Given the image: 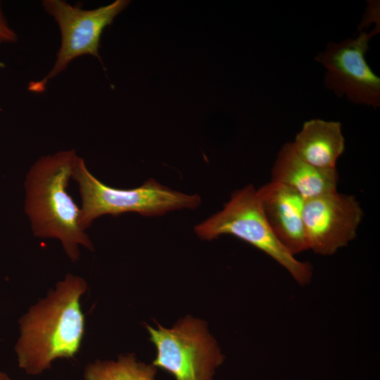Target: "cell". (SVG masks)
Instances as JSON below:
<instances>
[{
  "instance_id": "7",
  "label": "cell",
  "mask_w": 380,
  "mask_h": 380,
  "mask_svg": "<svg viewBox=\"0 0 380 380\" xmlns=\"http://www.w3.org/2000/svg\"><path fill=\"white\" fill-rule=\"evenodd\" d=\"M380 31L379 24L369 33L361 32L354 39L329 42L315 61L327 70L324 84L337 96H346L355 104L380 106V78L365 59L371 38Z\"/></svg>"
},
{
  "instance_id": "5",
  "label": "cell",
  "mask_w": 380,
  "mask_h": 380,
  "mask_svg": "<svg viewBox=\"0 0 380 380\" xmlns=\"http://www.w3.org/2000/svg\"><path fill=\"white\" fill-rule=\"evenodd\" d=\"M150 341L157 350L152 364L175 380H213L224 355L208 331L207 324L191 316L172 328L146 325Z\"/></svg>"
},
{
  "instance_id": "11",
  "label": "cell",
  "mask_w": 380,
  "mask_h": 380,
  "mask_svg": "<svg viewBox=\"0 0 380 380\" xmlns=\"http://www.w3.org/2000/svg\"><path fill=\"white\" fill-rule=\"evenodd\" d=\"M292 144L300 158L308 163L321 169H336L345 150L341 124L321 119L306 121Z\"/></svg>"
},
{
  "instance_id": "2",
  "label": "cell",
  "mask_w": 380,
  "mask_h": 380,
  "mask_svg": "<svg viewBox=\"0 0 380 380\" xmlns=\"http://www.w3.org/2000/svg\"><path fill=\"white\" fill-rule=\"evenodd\" d=\"M80 157L75 150L41 157L30 168L25 181V212L34 234L61 241L73 262L80 257L79 246H94L80 224V208L68 192Z\"/></svg>"
},
{
  "instance_id": "13",
  "label": "cell",
  "mask_w": 380,
  "mask_h": 380,
  "mask_svg": "<svg viewBox=\"0 0 380 380\" xmlns=\"http://www.w3.org/2000/svg\"><path fill=\"white\" fill-rule=\"evenodd\" d=\"M18 37L15 31L10 27L4 15L0 2V44L4 43H15Z\"/></svg>"
},
{
  "instance_id": "3",
  "label": "cell",
  "mask_w": 380,
  "mask_h": 380,
  "mask_svg": "<svg viewBox=\"0 0 380 380\" xmlns=\"http://www.w3.org/2000/svg\"><path fill=\"white\" fill-rule=\"evenodd\" d=\"M72 178L79 186L82 200L80 221L84 230L103 215L118 216L137 213L144 216H157L175 210L194 209L201 203L198 195L172 190L153 178L134 189L108 186L88 170L82 158L75 165Z\"/></svg>"
},
{
  "instance_id": "9",
  "label": "cell",
  "mask_w": 380,
  "mask_h": 380,
  "mask_svg": "<svg viewBox=\"0 0 380 380\" xmlns=\"http://www.w3.org/2000/svg\"><path fill=\"white\" fill-rule=\"evenodd\" d=\"M257 194L267 222L284 247L294 256L309 250L303 220L305 200L291 188L272 181Z\"/></svg>"
},
{
  "instance_id": "8",
  "label": "cell",
  "mask_w": 380,
  "mask_h": 380,
  "mask_svg": "<svg viewBox=\"0 0 380 380\" xmlns=\"http://www.w3.org/2000/svg\"><path fill=\"white\" fill-rule=\"evenodd\" d=\"M364 212L353 195L336 191L305 200L303 220L309 249L331 255L357 235Z\"/></svg>"
},
{
  "instance_id": "1",
  "label": "cell",
  "mask_w": 380,
  "mask_h": 380,
  "mask_svg": "<svg viewBox=\"0 0 380 380\" xmlns=\"http://www.w3.org/2000/svg\"><path fill=\"white\" fill-rule=\"evenodd\" d=\"M87 290L83 278L68 274L19 319L15 351L26 374H41L55 360L77 353L84 332L80 300Z\"/></svg>"
},
{
  "instance_id": "4",
  "label": "cell",
  "mask_w": 380,
  "mask_h": 380,
  "mask_svg": "<svg viewBox=\"0 0 380 380\" xmlns=\"http://www.w3.org/2000/svg\"><path fill=\"white\" fill-rule=\"evenodd\" d=\"M194 230L200 239L208 241L223 234L234 236L271 257L300 286L312 279V265L296 259L274 234L252 184L234 191L222 210L197 224Z\"/></svg>"
},
{
  "instance_id": "12",
  "label": "cell",
  "mask_w": 380,
  "mask_h": 380,
  "mask_svg": "<svg viewBox=\"0 0 380 380\" xmlns=\"http://www.w3.org/2000/svg\"><path fill=\"white\" fill-rule=\"evenodd\" d=\"M158 368L138 360L134 354L120 355L117 360H96L84 369V380H155Z\"/></svg>"
},
{
  "instance_id": "14",
  "label": "cell",
  "mask_w": 380,
  "mask_h": 380,
  "mask_svg": "<svg viewBox=\"0 0 380 380\" xmlns=\"http://www.w3.org/2000/svg\"><path fill=\"white\" fill-rule=\"evenodd\" d=\"M0 380H12L5 372L0 371Z\"/></svg>"
},
{
  "instance_id": "6",
  "label": "cell",
  "mask_w": 380,
  "mask_h": 380,
  "mask_svg": "<svg viewBox=\"0 0 380 380\" xmlns=\"http://www.w3.org/2000/svg\"><path fill=\"white\" fill-rule=\"evenodd\" d=\"M129 2L116 0L105 6L84 10L61 0L43 1L45 11L60 28L61 45L53 68L42 80L30 82L29 89L37 92L43 91L49 80L61 73L73 59L80 56L91 55L101 61L99 49L102 32Z\"/></svg>"
},
{
  "instance_id": "10",
  "label": "cell",
  "mask_w": 380,
  "mask_h": 380,
  "mask_svg": "<svg viewBox=\"0 0 380 380\" xmlns=\"http://www.w3.org/2000/svg\"><path fill=\"white\" fill-rule=\"evenodd\" d=\"M272 181L284 184L305 200L336 191L337 169H321L304 161L295 151L292 142L284 144L272 169Z\"/></svg>"
}]
</instances>
